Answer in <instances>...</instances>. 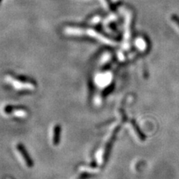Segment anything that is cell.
Returning <instances> with one entry per match:
<instances>
[{
    "label": "cell",
    "instance_id": "2",
    "mask_svg": "<svg viewBox=\"0 0 179 179\" xmlns=\"http://www.w3.org/2000/svg\"><path fill=\"white\" fill-rule=\"evenodd\" d=\"M15 107L8 106L4 108V112L8 115H14L18 117H25L28 115L27 111L23 108H14Z\"/></svg>",
    "mask_w": 179,
    "mask_h": 179
},
{
    "label": "cell",
    "instance_id": "4",
    "mask_svg": "<svg viewBox=\"0 0 179 179\" xmlns=\"http://www.w3.org/2000/svg\"><path fill=\"white\" fill-rule=\"evenodd\" d=\"M172 20H174V21H175V23H176L179 26V17H176L175 15H173L172 16Z\"/></svg>",
    "mask_w": 179,
    "mask_h": 179
},
{
    "label": "cell",
    "instance_id": "1",
    "mask_svg": "<svg viewBox=\"0 0 179 179\" xmlns=\"http://www.w3.org/2000/svg\"><path fill=\"white\" fill-rule=\"evenodd\" d=\"M16 148H17V152H19V154L20 155V157L23 159V162L25 163L26 166H27L28 167H31L33 166L32 160L29 157V154H28L27 151L26 150L25 147L23 145H21V144H17Z\"/></svg>",
    "mask_w": 179,
    "mask_h": 179
},
{
    "label": "cell",
    "instance_id": "3",
    "mask_svg": "<svg viewBox=\"0 0 179 179\" xmlns=\"http://www.w3.org/2000/svg\"><path fill=\"white\" fill-rule=\"evenodd\" d=\"M61 128L59 125H56L53 128V135H52V143L53 145L56 146L58 144L60 139H61Z\"/></svg>",
    "mask_w": 179,
    "mask_h": 179
}]
</instances>
